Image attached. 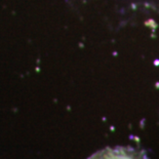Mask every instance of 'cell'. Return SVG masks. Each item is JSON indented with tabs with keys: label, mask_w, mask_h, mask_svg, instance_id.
Returning a JSON list of instances; mask_svg holds the SVG:
<instances>
[{
	"label": "cell",
	"mask_w": 159,
	"mask_h": 159,
	"mask_svg": "<svg viewBox=\"0 0 159 159\" xmlns=\"http://www.w3.org/2000/svg\"><path fill=\"white\" fill-rule=\"evenodd\" d=\"M89 159H148L146 154L130 147L107 148L90 156Z\"/></svg>",
	"instance_id": "cell-1"
}]
</instances>
